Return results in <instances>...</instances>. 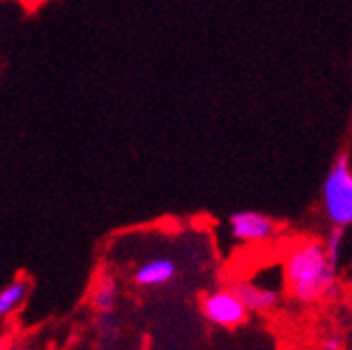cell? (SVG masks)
<instances>
[{
  "instance_id": "30bf717a",
  "label": "cell",
  "mask_w": 352,
  "mask_h": 350,
  "mask_svg": "<svg viewBox=\"0 0 352 350\" xmlns=\"http://www.w3.org/2000/svg\"><path fill=\"white\" fill-rule=\"evenodd\" d=\"M95 325L99 329V333L110 338L114 331H116V320H114V311H105V314H97Z\"/></svg>"
},
{
  "instance_id": "7a4b0ae2",
  "label": "cell",
  "mask_w": 352,
  "mask_h": 350,
  "mask_svg": "<svg viewBox=\"0 0 352 350\" xmlns=\"http://www.w3.org/2000/svg\"><path fill=\"white\" fill-rule=\"evenodd\" d=\"M322 211L333 226H352V166L344 151L331 164L322 183Z\"/></svg>"
},
{
  "instance_id": "5b68a950",
  "label": "cell",
  "mask_w": 352,
  "mask_h": 350,
  "mask_svg": "<svg viewBox=\"0 0 352 350\" xmlns=\"http://www.w3.org/2000/svg\"><path fill=\"white\" fill-rule=\"evenodd\" d=\"M230 288L239 294V299L245 303L250 311L262 314V311H271L279 303V294L271 288L258 286L254 282H245V279H236L230 284Z\"/></svg>"
},
{
  "instance_id": "52a82bcc",
  "label": "cell",
  "mask_w": 352,
  "mask_h": 350,
  "mask_svg": "<svg viewBox=\"0 0 352 350\" xmlns=\"http://www.w3.org/2000/svg\"><path fill=\"white\" fill-rule=\"evenodd\" d=\"M28 292H30L28 279L17 277V279H13V282H9L3 290H0V316L9 318L11 314H15L26 301Z\"/></svg>"
},
{
  "instance_id": "3957f363",
  "label": "cell",
  "mask_w": 352,
  "mask_h": 350,
  "mask_svg": "<svg viewBox=\"0 0 352 350\" xmlns=\"http://www.w3.org/2000/svg\"><path fill=\"white\" fill-rule=\"evenodd\" d=\"M200 309L208 322H213L223 329H236L248 322L250 309L239 299V294L228 286V288H217L202 296Z\"/></svg>"
},
{
  "instance_id": "8fae6325",
  "label": "cell",
  "mask_w": 352,
  "mask_h": 350,
  "mask_svg": "<svg viewBox=\"0 0 352 350\" xmlns=\"http://www.w3.org/2000/svg\"><path fill=\"white\" fill-rule=\"evenodd\" d=\"M322 348H327V350H340V348H344V342L340 338H327L322 342Z\"/></svg>"
},
{
  "instance_id": "9c48e42d",
  "label": "cell",
  "mask_w": 352,
  "mask_h": 350,
  "mask_svg": "<svg viewBox=\"0 0 352 350\" xmlns=\"http://www.w3.org/2000/svg\"><path fill=\"white\" fill-rule=\"evenodd\" d=\"M342 243H344V228H340V226H333L331 232L324 239V248H327V254H329V260L333 262V267L340 265Z\"/></svg>"
},
{
  "instance_id": "277c9868",
  "label": "cell",
  "mask_w": 352,
  "mask_h": 350,
  "mask_svg": "<svg viewBox=\"0 0 352 350\" xmlns=\"http://www.w3.org/2000/svg\"><path fill=\"white\" fill-rule=\"evenodd\" d=\"M277 232H279V223L264 213L236 211L230 215V234L241 243L262 245L273 241Z\"/></svg>"
},
{
  "instance_id": "6da1fadb",
  "label": "cell",
  "mask_w": 352,
  "mask_h": 350,
  "mask_svg": "<svg viewBox=\"0 0 352 350\" xmlns=\"http://www.w3.org/2000/svg\"><path fill=\"white\" fill-rule=\"evenodd\" d=\"M284 279L294 301L314 305L338 294V267L329 260L324 241L298 239L284 252Z\"/></svg>"
},
{
  "instance_id": "8992f818",
  "label": "cell",
  "mask_w": 352,
  "mask_h": 350,
  "mask_svg": "<svg viewBox=\"0 0 352 350\" xmlns=\"http://www.w3.org/2000/svg\"><path fill=\"white\" fill-rule=\"evenodd\" d=\"M174 275H176V265L170 258H153L135 269L133 282L142 288H160L170 284Z\"/></svg>"
},
{
  "instance_id": "ba28073f",
  "label": "cell",
  "mask_w": 352,
  "mask_h": 350,
  "mask_svg": "<svg viewBox=\"0 0 352 350\" xmlns=\"http://www.w3.org/2000/svg\"><path fill=\"white\" fill-rule=\"evenodd\" d=\"M116 299H118V286L112 275H101L93 288L91 303L95 314H105L116 309Z\"/></svg>"
}]
</instances>
